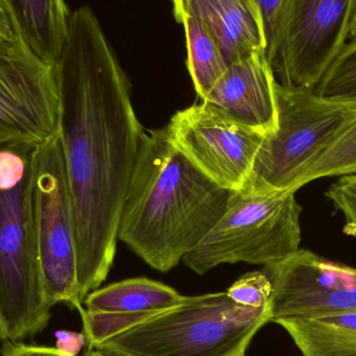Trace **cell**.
<instances>
[{"instance_id": "cell-1", "label": "cell", "mask_w": 356, "mask_h": 356, "mask_svg": "<svg viewBox=\"0 0 356 356\" xmlns=\"http://www.w3.org/2000/svg\"><path fill=\"white\" fill-rule=\"evenodd\" d=\"M56 69L85 302L114 263L119 220L145 131L134 110L129 77L89 6L70 14Z\"/></svg>"}, {"instance_id": "cell-2", "label": "cell", "mask_w": 356, "mask_h": 356, "mask_svg": "<svg viewBox=\"0 0 356 356\" xmlns=\"http://www.w3.org/2000/svg\"><path fill=\"white\" fill-rule=\"evenodd\" d=\"M232 193L191 164L165 127L144 131L117 238L166 273L211 232Z\"/></svg>"}, {"instance_id": "cell-3", "label": "cell", "mask_w": 356, "mask_h": 356, "mask_svg": "<svg viewBox=\"0 0 356 356\" xmlns=\"http://www.w3.org/2000/svg\"><path fill=\"white\" fill-rule=\"evenodd\" d=\"M271 307L236 305L226 292L188 296L96 348L118 356H244Z\"/></svg>"}, {"instance_id": "cell-4", "label": "cell", "mask_w": 356, "mask_h": 356, "mask_svg": "<svg viewBox=\"0 0 356 356\" xmlns=\"http://www.w3.org/2000/svg\"><path fill=\"white\" fill-rule=\"evenodd\" d=\"M277 129L266 136L250 177L240 192L296 193L307 169L343 135L356 110L324 99L314 90L276 85Z\"/></svg>"}, {"instance_id": "cell-5", "label": "cell", "mask_w": 356, "mask_h": 356, "mask_svg": "<svg viewBox=\"0 0 356 356\" xmlns=\"http://www.w3.org/2000/svg\"><path fill=\"white\" fill-rule=\"evenodd\" d=\"M301 209L295 193L234 192L219 221L182 261L204 275L224 264L280 261L300 249Z\"/></svg>"}, {"instance_id": "cell-6", "label": "cell", "mask_w": 356, "mask_h": 356, "mask_svg": "<svg viewBox=\"0 0 356 356\" xmlns=\"http://www.w3.org/2000/svg\"><path fill=\"white\" fill-rule=\"evenodd\" d=\"M33 213V166L10 188H0V322L8 342L35 336L47 326Z\"/></svg>"}, {"instance_id": "cell-7", "label": "cell", "mask_w": 356, "mask_h": 356, "mask_svg": "<svg viewBox=\"0 0 356 356\" xmlns=\"http://www.w3.org/2000/svg\"><path fill=\"white\" fill-rule=\"evenodd\" d=\"M33 213L44 289L50 307L66 303L81 313L76 223L60 131L35 148Z\"/></svg>"}, {"instance_id": "cell-8", "label": "cell", "mask_w": 356, "mask_h": 356, "mask_svg": "<svg viewBox=\"0 0 356 356\" xmlns=\"http://www.w3.org/2000/svg\"><path fill=\"white\" fill-rule=\"evenodd\" d=\"M355 0H282L268 31L267 56L278 83L314 90L348 42Z\"/></svg>"}, {"instance_id": "cell-9", "label": "cell", "mask_w": 356, "mask_h": 356, "mask_svg": "<svg viewBox=\"0 0 356 356\" xmlns=\"http://www.w3.org/2000/svg\"><path fill=\"white\" fill-rule=\"evenodd\" d=\"M165 129L191 164L232 192L244 188L266 137L202 102L177 111Z\"/></svg>"}, {"instance_id": "cell-10", "label": "cell", "mask_w": 356, "mask_h": 356, "mask_svg": "<svg viewBox=\"0 0 356 356\" xmlns=\"http://www.w3.org/2000/svg\"><path fill=\"white\" fill-rule=\"evenodd\" d=\"M56 65L23 45L0 56V147H38L60 131Z\"/></svg>"}, {"instance_id": "cell-11", "label": "cell", "mask_w": 356, "mask_h": 356, "mask_svg": "<svg viewBox=\"0 0 356 356\" xmlns=\"http://www.w3.org/2000/svg\"><path fill=\"white\" fill-rule=\"evenodd\" d=\"M273 286L271 322L356 311V269L307 249L263 268Z\"/></svg>"}, {"instance_id": "cell-12", "label": "cell", "mask_w": 356, "mask_h": 356, "mask_svg": "<svg viewBox=\"0 0 356 356\" xmlns=\"http://www.w3.org/2000/svg\"><path fill=\"white\" fill-rule=\"evenodd\" d=\"M276 81L266 50H257L228 65L202 102L232 120L264 136L277 129Z\"/></svg>"}, {"instance_id": "cell-13", "label": "cell", "mask_w": 356, "mask_h": 356, "mask_svg": "<svg viewBox=\"0 0 356 356\" xmlns=\"http://www.w3.org/2000/svg\"><path fill=\"white\" fill-rule=\"evenodd\" d=\"M204 25L227 64L268 47L267 27L257 0H172Z\"/></svg>"}, {"instance_id": "cell-14", "label": "cell", "mask_w": 356, "mask_h": 356, "mask_svg": "<svg viewBox=\"0 0 356 356\" xmlns=\"http://www.w3.org/2000/svg\"><path fill=\"white\" fill-rule=\"evenodd\" d=\"M24 45L38 58L56 65L68 33L64 0H1Z\"/></svg>"}, {"instance_id": "cell-15", "label": "cell", "mask_w": 356, "mask_h": 356, "mask_svg": "<svg viewBox=\"0 0 356 356\" xmlns=\"http://www.w3.org/2000/svg\"><path fill=\"white\" fill-rule=\"evenodd\" d=\"M274 323L286 330L302 356H356V311Z\"/></svg>"}, {"instance_id": "cell-16", "label": "cell", "mask_w": 356, "mask_h": 356, "mask_svg": "<svg viewBox=\"0 0 356 356\" xmlns=\"http://www.w3.org/2000/svg\"><path fill=\"white\" fill-rule=\"evenodd\" d=\"M186 297L162 282L138 277L97 289L88 295L83 305L95 313L162 312L180 305Z\"/></svg>"}, {"instance_id": "cell-17", "label": "cell", "mask_w": 356, "mask_h": 356, "mask_svg": "<svg viewBox=\"0 0 356 356\" xmlns=\"http://www.w3.org/2000/svg\"><path fill=\"white\" fill-rule=\"evenodd\" d=\"M173 13L184 26L188 68L197 95L202 102L225 73L228 64L217 42L202 23L184 10L173 8Z\"/></svg>"}, {"instance_id": "cell-18", "label": "cell", "mask_w": 356, "mask_h": 356, "mask_svg": "<svg viewBox=\"0 0 356 356\" xmlns=\"http://www.w3.org/2000/svg\"><path fill=\"white\" fill-rule=\"evenodd\" d=\"M330 102L356 110V41H349L314 89Z\"/></svg>"}, {"instance_id": "cell-19", "label": "cell", "mask_w": 356, "mask_h": 356, "mask_svg": "<svg viewBox=\"0 0 356 356\" xmlns=\"http://www.w3.org/2000/svg\"><path fill=\"white\" fill-rule=\"evenodd\" d=\"M356 173V117L343 135L307 169L297 188L319 178Z\"/></svg>"}, {"instance_id": "cell-20", "label": "cell", "mask_w": 356, "mask_h": 356, "mask_svg": "<svg viewBox=\"0 0 356 356\" xmlns=\"http://www.w3.org/2000/svg\"><path fill=\"white\" fill-rule=\"evenodd\" d=\"M158 313L160 312L95 313L83 309L79 315L83 320V334L87 338L88 346L97 347Z\"/></svg>"}, {"instance_id": "cell-21", "label": "cell", "mask_w": 356, "mask_h": 356, "mask_svg": "<svg viewBox=\"0 0 356 356\" xmlns=\"http://www.w3.org/2000/svg\"><path fill=\"white\" fill-rule=\"evenodd\" d=\"M226 294L236 305L250 309L271 307L273 286L264 270L250 272L238 278Z\"/></svg>"}, {"instance_id": "cell-22", "label": "cell", "mask_w": 356, "mask_h": 356, "mask_svg": "<svg viewBox=\"0 0 356 356\" xmlns=\"http://www.w3.org/2000/svg\"><path fill=\"white\" fill-rule=\"evenodd\" d=\"M325 196L344 215V234L356 238V173L341 175L330 184Z\"/></svg>"}, {"instance_id": "cell-23", "label": "cell", "mask_w": 356, "mask_h": 356, "mask_svg": "<svg viewBox=\"0 0 356 356\" xmlns=\"http://www.w3.org/2000/svg\"><path fill=\"white\" fill-rule=\"evenodd\" d=\"M1 356H69L56 348L46 346L25 345L20 342L3 343Z\"/></svg>"}, {"instance_id": "cell-24", "label": "cell", "mask_w": 356, "mask_h": 356, "mask_svg": "<svg viewBox=\"0 0 356 356\" xmlns=\"http://www.w3.org/2000/svg\"><path fill=\"white\" fill-rule=\"evenodd\" d=\"M56 348L69 356H79L81 349L87 344V338L83 332L71 330H56Z\"/></svg>"}, {"instance_id": "cell-25", "label": "cell", "mask_w": 356, "mask_h": 356, "mask_svg": "<svg viewBox=\"0 0 356 356\" xmlns=\"http://www.w3.org/2000/svg\"><path fill=\"white\" fill-rule=\"evenodd\" d=\"M0 39L6 42L21 41L1 0H0Z\"/></svg>"}, {"instance_id": "cell-26", "label": "cell", "mask_w": 356, "mask_h": 356, "mask_svg": "<svg viewBox=\"0 0 356 356\" xmlns=\"http://www.w3.org/2000/svg\"><path fill=\"white\" fill-rule=\"evenodd\" d=\"M24 45L23 42H6L0 39V56H8Z\"/></svg>"}, {"instance_id": "cell-27", "label": "cell", "mask_w": 356, "mask_h": 356, "mask_svg": "<svg viewBox=\"0 0 356 356\" xmlns=\"http://www.w3.org/2000/svg\"><path fill=\"white\" fill-rule=\"evenodd\" d=\"M349 41H356V0L353 3V15H351L350 25H349Z\"/></svg>"}, {"instance_id": "cell-28", "label": "cell", "mask_w": 356, "mask_h": 356, "mask_svg": "<svg viewBox=\"0 0 356 356\" xmlns=\"http://www.w3.org/2000/svg\"><path fill=\"white\" fill-rule=\"evenodd\" d=\"M83 356H118L108 353V351L102 350V349L96 348V347L88 346L87 351L83 353Z\"/></svg>"}, {"instance_id": "cell-29", "label": "cell", "mask_w": 356, "mask_h": 356, "mask_svg": "<svg viewBox=\"0 0 356 356\" xmlns=\"http://www.w3.org/2000/svg\"><path fill=\"white\" fill-rule=\"evenodd\" d=\"M6 342V336H4L3 330H2L1 322H0V343Z\"/></svg>"}, {"instance_id": "cell-30", "label": "cell", "mask_w": 356, "mask_h": 356, "mask_svg": "<svg viewBox=\"0 0 356 356\" xmlns=\"http://www.w3.org/2000/svg\"><path fill=\"white\" fill-rule=\"evenodd\" d=\"M244 356H246V355H244Z\"/></svg>"}]
</instances>
